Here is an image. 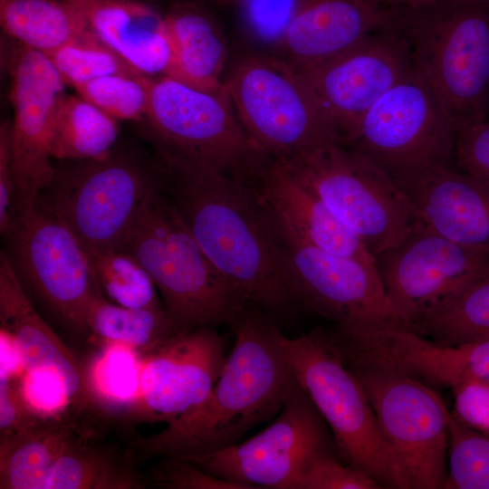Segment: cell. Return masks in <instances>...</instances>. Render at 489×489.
<instances>
[{"mask_svg": "<svg viewBox=\"0 0 489 489\" xmlns=\"http://www.w3.org/2000/svg\"><path fill=\"white\" fill-rule=\"evenodd\" d=\"M283 345L295 379L331 430L341 461L382 488L401 489L369 398L332 334L315 329L295 338L283 335Z\"/></svg>", "mask_w": 489, "mask_h": 489, "instance_id": "cell-8", "label": "cell"}, {"mask_svg": "<svg viewBox=\"0 0 489 489\" xmlns=\"http://www.w3.org/2000/svg\"><path fill=\"white\" fill-rule=\"evenodd\" d=\"M453 414L470 428L489 436V384L475 379L461 381L451 388Z\"/></svg>", "mask_w": 489, "mask_h": 489, "instance_id": "cell-41", "label": "cell"}, {"mask_svg": "<svg viewBox=\"0 0 489 489\" xmlns=\"http://www.w3.org/2000/svg\"><path fill=\"white\" fill-rule=\"evenodd\" d=\"M3 34L48 55L92 30L63 0H0Z\"/></svg>", "mask_w": 489, "mask_h": 489, "instance_id": "cell-28", "label": "cell"}, {"mask_svg": "<svg viewBox=\"0 0 489 489\" xmlns=\"http://www.w3.org/2000/svg\"><path fill=\"white\" fill-rule=\"evenodd\" d=\"M448 476L445 489H489V436L448 417Z\"/></svg>", "mask_w": 489, "mask_h": 489, "instance_id": "cell-35", "label": "cell"}, {"mask_svg": "<svg viewBox=\"0 0 489 489\" xmlns=\"http://www.w3.org/2000/svg\"><path fill=\"white\" fill-rule=\"evenodd\" d=\"M96 283L110 302L129 308H158L157 287L132 254L119 247L88 254Z\"/></svg>", "mask_w": 489, "mask_h": 489, "instance_id": "cell-33", "label": "cell"}, {"mask_svg": "<svg viewBox=\"0 0 489 489\" xmlns=\"http://www.w3.org/2000/svg\"><path fill=\"white\" fill-rule=\"evenodd\" d=\"M151 1V0H150ZM168 1H170V4L173 3V2H176V1H179V0H168Z\"/></svg>", "mask_w": 489, "mask_h": 489, "instance_id": "cell-47", "label": "cell"}, {"mask_svg": "<svg viewBox=\"0 0 489 489\" xmlns=\"http://www.w3.org/2000/svg\"><path fill=\"white\" fill-rule=\"evenodd\" d=\"M14 182L11 151V121L0 126V232L3 235L12 221Z\"/></svg>", "mask_w": 489, "mask_h": 489, "instance_id": "cell-43", "label": "cell"}, {"mask_svg": "<svg viewBox=\"0 0 489 489\" xmlns=\"http://www.w3.org/2000/svg\"><path fill=\"white\" fill-rule=\"evenodd\" d=\"M4 36L1 62L10 77L9 98L14 109L13 211L36 201L54 176L50 139L58 105L66 92L65 83L44 53Z\"/></svg>", "mask_w": 489, "mask_h": 489, "instance_id": "cell-14", "label": "cell"}, {"mask_svg": "<svg viewBox=\"0 0 489 489\" xmlns=\"http://www.w3.org/2000/svg\"><path fill=\"white\" fill-rule=\"evenodd\" d=\"M150 77L146 74H111L74 89L80 96L117 120L141 122L147 112Z\"/></svg>", "mask_w": 489, "mask_h": 489, "instance_id": "cell-36", "label": "cell"}, {"mask_svg": "<svg viewBox=\"0 0 489 489\" xmlns=\"http://www.w3.org/2000/svg\"><path fill=\"white\" fill-rule=\"evenodd\" d=\"M347 365L369 398L401 489H445L449 412L441 398L426 382L408 374Z\"/></svg>", "mask_w": 489, "mask_h": 489, "instance_id": "cell-11", "label": "cell"}, {"mask_svg": "<svg viewBox=\"0 0 489 489\" xmlns=\"http://www.w3.org/2000/svg\"><path fill=\"white\" fill-rule=\"evenodd\" d=\"M62 80L75 88L111 74H144L93 31L46 55Z\"/></svg>", "mask_w": 489, "mask_h": 489, "instance_id": "cell-34", "label": "cell"}, {"mask_svg": "<svg viewBox=\"0 0 489 489\" xmlns=\"http://www.w3.org/2000/svg\"><path fill=\"white\" fill-rule=\"evenodd\" d=\"M141 122L151 148L245 183L273 159L245 131L225 86L204 91L168 75L150 77Z\"/></svg>", "mask_w": 489, "mask_h": 489, "instance_id": "cell-6", "label": "cell"}, {"mask_svg": "<svg viewBox=\"0 0 489 489\" xmlns=\"http://www.w3.org/2000/svg\"><path fill=\"white\" fill-rule=\"evenodd\" d=\"M211 1H213L214 3L219 5H238L241 3H245V2L254 1V0H211Z\"/></svg>", "mask_w": 489, "mask_h": 489, "instance_id": "cell-46", "label": "cell"}, {"mask_svg": "<svg viewBox=\"0 0 489 489\" xmlns=\"http://www.w3.org/2000/svg\"><path fill=\"white\" fill-rule=\"evenodd\" d=\"M63 162L39 200L88 254L119 248L158 184L152 149L117 143L101 158Z\"/></svg>", "mask_w": 489, "mask_h": 489, "instance_id": "cell-5", "label": "cell"}, {"mask_svg": "<svg viewBox=\"0 0 489 489\" xmlns=\"http://www.w3.org/2000/svg\"><path fill=\"white\" fill-rule=\"evenodd\" d=\"M146 476L149 487L153 485L165 489H242L238 484L218 478L177 456L161 457Z\"/></svg>", "mask_w": 489, "mask_h": 489, "instance_id": "cell-39", "label": "cell"}, {"mask_svg": "<svg viewBox=\"0 0 489 489\" xmlns=\"http://www.w3.org/2000/svg\"><path fill=\"white\" fill-rule=\"evenodd\" d=\"M408 329L442 347L489 340V273L412 321Z\"/></svg>", "mask_w": 489, "mask_h": 489, "instance_id": "cell-31", "label": "cell"}, {"mask_svg": "<svg viewBox=\"0 0 489 489\" xmlns=\"http://www.w3.org/2000/svg\"><path fill=\"white\" fill-rule=\"evenodd\" d=\"M74 6L90 28L139 71L167 75L173 46L164 13L150 0H63Z\"/></svg>", "mask_w": 489, "mask_h": 489, "instance_id": "cell-23", "label": "cell"}, {"mask_svg": "<svg viewBox=\"0 0 489 489\" xmlns=\"http://www.w3.org/2000/svg\"><path fill=\"white\" fill-rule=\"evenodd\" d=\"M119 137L118 120L78 95L65 93L54 118L50 153L62 161L101 158Z\"/></svg>", "mask_w": 489, "mask_h": 489, "instance_id": "cell-30", "label": "cell"}, {"mask_svg": "<svg viewBox=\"0 0 489 489\" xmlns=\"http://www.w3.org/2000/svg\"><path fill=\"white\" fill-rule=\"evenodd\" d=\"M247 184L280 230L327 253L376 268L375 257L359 235L278 160L272 159Z\"/></svg>", "mask_w": 489, "mask_h": 489, "instance_id": "cell-19", "label": "cell"}, {"mask_svg": "<svg viewBox=\"0 0 489 489\" xmlns=\"http://www.w3.org/2000/svg\"><path fill=\"white\" fill-rule=\"evenodd\" d=\"M259 310L247 304L232 325L233 349L202 402L157 434H129L139 465L154 457L224 449L280 412L296 379L284 352L283 334Z\"/></svg>", "mask_w": 489, "mask_h": 489, "instance_id": "cell-2", "label": "cell"}, {"mask_svg": "<svg viewBox=\"0 0 489 489\" xmlns=\"http://www.w3.org/2000/svg\"><path fill=\"white\" fill-rule=\"evenodd\" d=\"M276 229L292 265L297 306L331 321L336 333L379 324L408 328L388 300L376 268Z\"/></svg>", "mask_w": 489, "mask_h": 489, "instance_id": "cell-15", "label": "cell"}, {"mask_svg": "<svg viewBox=\"0 0 489 489\" xmlns=\"http://www.w3.org/2000/svg\"><path fill=\"white\" fill-rule=\"evenodd\" d=\"M412 70L407 43L390 24L299 72L348 144L367 112Z\"/></svg>", "mask_w": 489, "mask_h": 489, "instance_id": "cell-17", "label": "cell"}, {"mask_svg": "<svg viewBox=\"0 0 489 489\" xmlns=\"http://www.w3.org/2000/svg\"><path fill=\"white\" fill-rule=\"evenodd\" d=\"M88 341L101 348L118 345L148 355L180 333L165 306L129 308L99 293L88 312Z\"/></svg>", "mask_w": 489, "mask_h": 489, "instance_id": "cell-27", "label": "cell"}, {"mask_svg": "<svg viewBox=\"0 0 489 489\" xmlns=\"http://www.w3.org/2000/svg\"><path fill=\"white\" fill-rule=\"evenodd\" d=\"M1 378L19 379L25 369L21 352L13 337L1 329Z\"/></svg>", "mask_w": 489, "mask_h": 489, "instance_id": "cell-44", "label": "cell"}, {"mask_svg": "<svg viewBox=\"0 0 489 489\" xmlns=\"http://www.w3.org/2000/svg\"><path fill=\"white\" fill-rule=\"evenodd\" d=\"M67 414L29 432L0 436V489H45L66 447L88 427Z\"/></svg>", "mask_w": 489, "mask_h": 489, "instance_id": "cell-26", "label": "cell"}, {"mask_svg": "<svg viewBox=\"0 0 489 489\" xmlns=\"http://www.w3.org/2000/svg\"><path fill=\"white\" fill-rule=\"evenodd\" d=\"M164 17L173 46L167 75L199 90L221 89L227 45L214 12L203 2L179 0L169 5Z\"/></svg>", "mask_w": 489, "mask_h": 489, "instance_id": "cell-24", "label": "cell"}, {"mask_svg": "<svg viewBox=\"0 0 489 489\" xmlns=\"http://www.w3.org/2000/svg\"><path fill=\"white\" fill-rule=\"evenodd\" d=\"M141 357L118 345L101 348L85 364L90 412L103 419L140 421Z\"/></svg>", "mask_w": 489, "mask_h": 489, "instance_id": "cell-29", "label": "cell"}, {"mask_svg": "<svg viewBox=\"0 0 489 489\" xmlns=\"http://www.w3.org/2000/svg\"><path fill=\"white\" fill-rule=\"evenodd\" d=\"M327 427L296 380L277 417L257 435L215 452L177 457L242 489H298L312 459L338 455Z\"/></svg>", "mask_w": 489, "mask_h": 489, "instance_id": "cell-13", "label": "cell"}, {"mask_svg": "<svg viewBox=\"0 0 489 489\" xmlns=\"http://www.w3.org/2000/svg\"><path fill=\"white\" fill-rule=\"evenodd\" d=\"M455 160L457 168L489 180V119L457 133Z\"/></svg>", "mask_w": 489, "mask_h": 489, "instance_id": "cell-42", "label": "cell"}, {"mask_svg": "<svg viewBox=\"0 0 489 489\" xmlns=\"http://www.w3.org/2000/svg\"><path fill=\"white\" fill-rule=\"evenodd\" d=\"M385 8L416 7L450 0H374Z\"/></svg>", "mask_w": 489, "mask_h": 489, "instance_id": "cell-45", "label": "cell"}, {"mask_svg": "<svg viewBox=\"0 0 489 489\" xmlns=\"http://www.w3.org/2000/svg\"><path fill=\"white\" fill-rule=\"evenodd\" d=\"M0 323L1 329L14 340L25 371L46 369L56 373L67 388L73 408L90 412L85 364L40 315L3 252L0 254Z\"/></svg>", "mask_w": 489, "mask_h": 489, "instance_id": "cell-22", "label": "cell"}, {"mask_svg": "<svg viewBox=\"0 0 489 489\" xmlns=\"http://www.w3.org/2000/svg\"><path fill=\"white\" fill-rule=\"evenodd\" d=\"M223 84L245 131L273 159L286 163L343 143L312 88L282 58L241 56Z\"/></svg>", "mask_w": 489, "mask_h": 489, "instance_id": "cell-7", "label": "cell"}, {"mask_svg": "<svg viewBox=\"0 0 489 489\" xmlns=\"http://www.w3.org/2000/svg\"><path fill=\"white\" fill-rule=\"evenodd\" d=\"M390 23L374 0H294L281 57L300 72L351 47Z\"/></svg>", "mask_w": 489, "mask_h": 489, "instance_id": "cell-21", "label": "cell"}, {"mask_svg": "<svg viewBox=\"0 0 489 489\" xmlns=\"http://www.w3.org/2000/svg\"><path fill=\"white\" fill-rule=\"evenodd\" d=\"M413 71L455 135L489 119V0L388 8Z\"/></svg>", "mask_w": 489, "mask_h": 489, "instance_id": "cell-3", "label": "cell"}, {"mask_svg": "<svg viewBox=\"0 0 489 489\" xmlns=\"http://www.w3.org/2000/svg\"><path fill=\"white\" fill-rule=\"evenodd\" d=\"M50 419L39 416L26 404L18 379L0 378V436L29 432Z\"/></svg>", "mask_w": 489, "mask_h": 489, "instance_id": "cell-40", "label": "cell"}, {"mask_svg": "<svg viewBox=\"0 0 489 489\" xmlns=\"http://www.w3.org/2000/svg\"><path fill=\"white\" fill-rule=\"evenodd\" d=\"M375 260L385 292L408 327L489 273V250L457 244L418 223Z\"/></svg>", "mask_w": 489, "mask_h": 489, "instance_id": "cell-16", "label": "cell"}, {"mask_svg": "<svg viewBox=\"0 0 489 489\" xmlns=\"http://www.w3.org/2000/svg\"><path fill=\"white\" fill-rule=\"evenodd\" d=\"M455 137L433 93L412 69L367 112L346 145L399 184L431 168L455 167Z\"/></svg>", "mask_w": 489, "mask_h": 489, "instance_id": "cell-12", "label": "cell"}, {"mask_svg": "<svg viewBox=\"0 0 489 489\" xmlns=\"http://www.w3.org/2000/svg\"><path fill=\"white\" fill-rule=\"evenodd\" d=\"M281 163L359 235L374 257L399 244L417 224L401 187L349 145L333 143Z\"/></svg>", "mask_w": 489, "mask_h": 489, "instance_id": "cell-10", "label": "cell"}, {"mask_svg": "<svg viewBox=\"0 0 489 489\" xmlns=\"http://www.w3.org/2000/svg\"><path fill=\"white\" fill-rule=\"evenodd\" d=\"M335 454H324L307 465L298 489H379L375 480L350 465L340 462Z\"/></svg>", "mask_w": 489, "mask_h": 489, "instance_id": "cell-38", "label": "cell"}, {"mask_svg": "<svg viewBox=\"0 0 489 489\" xmlns=\"http://www.w3.org/2000/svg\"><path fill=\"white\" fill-rule=\"evenodd\" d=\"M408 365L414 376L433 386L451 388L467 379L489 384V340L442 347L420 338L411 345Z\"/></svg>", "mask_w": 489, "mask_h": 489, "instance_id": "cell-32", "label": "cell"}, {"mask_svg": "<svg viewBox=\"0 0 489 489\" xmlns=\"http://www.w3.org/2000/svg\"><path fill=\"white\" fill-rule=\"evenodd\" d=\"M151 149L158 189L239 297L270 315L293 312L292 265L254 189L205 165Z\"/></svg>", "mask_w": 489, "mask_h": 489, "instance_id": "cell-1", "label": "cell"}, {"mask_svg": "<svg viewBox=\"0 0 489 489\" xmlns=\"http://www.w3.org/2000/svg\"><path fill=\"white\" fill-rule=\"evenodd\" d=\"M18 384L26 404L43 417H59L75 410L62 379L53 371L26 370Z\"/></svg>", "mask_w": 489, "mask_h": 489, "instance_id": "cell-37", "label": "cell"}, {"mask_svg": "<svg viewBox=\"0 0 489 489\" xmlns=\"http://www.w3.org/2000/svg\"><path fill=\"white\" fill-rule=\"evenodd\" d=\"M225 352L214 327L200 326L141 357L140 421L168 424L202 402L222 371Z\"/></svg>", "mask_w": 489, "mask_h": 489, "instance_id": "cell-18", "label": "cell"}, {"mask_svg": "<svg viewBox=\"0 0 489 489\" xmlns=\"http://www.w3.org/2000/svg\"><path fill=\"white\" fill-rule=\"evenodd\" d=\"M417 223L457 244L489 250V180L435 167L398 184Z\"/></svg>", "mask_w": 489, "mask_h": 489, "instance_id": "cell-20", "label": "cell"}, {"mask_svg": "<svg viewBox=\"0 0 489 489\" xmlns=\"http://www.w3.org/2000/svg\"><path fill=\"white\" fill-rule=\"evenodd\" d=\"M88 428L64 450L45 489H144L146 475L138 468L132 447L93 440Z\"/></svg>", "mask_w": 489, "mask_h": 489, "instance_id": "cell-25", "label": "cell"}, {"mask_svg": "<svg viewBox=\"0 0 489 489\" xmlns=\"http://www.w3.org/2000/svg\"><path fill=\"white\" fill-rule=\"evenodd\" d=\"M120 247L149 273L179 332L232 326L247 305L209 261L158 184Z\"/></svg>", "mask_w": 489, "mask_h": 489, "instance_id": "cell-4", "label": "cell"}, {"mask_svg": "<svg viewBox=\"0 0 489 489\" xmlns=\"http://www.w3.org/2000/svg\"><path fill=\"white\" fill-rule=\"evenodd\" d=\"M2 251L24 291L53 321L88 341V312L101 293L88 254L37 198L14 209Z\"/></svg>", "mask_w": 489, "mask_h": 489, "instance_id": "cell-9", "label": "cell"}]
</instances>
